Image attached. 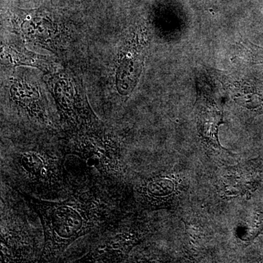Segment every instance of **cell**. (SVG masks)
Returning <instances> with one entry per match:
<instances>
[{"mask_svg": "<svg viewBox=\"0 0 263 263\" xmlns=\"http://www.w3.org/2000/svg\"><path fill=\"white\" fill-rule=\"evenodd\" d=\"M114 190L115 181L108 178L79 187L69 185L67 197L61 201L38 198L15 190L41 221L44 240L40 260L57 261L79 238L101 233L119 221Z\"/></svg>", "mask_w": 263, "mask_h": 263, "instance_id": "1", "label": "cell"}, {"mask_svg": "<svg viewBox=\"0 0 263 263\" xmlns=\"http://www.w3.org/2000/svg\"><path fill=\"white\" fill-rule=\"evenodd\" d=\"M1 150V171L8 177L4 180L15 190L38 198L67 195L70 181L67 179L66 154L61 142L58 146L46 143L15 145Z\"/></svg>", "mask_w": 263, "mask_h": 263, "instance_id": "2", "label": "cell"}, {"mask_svg": "<svg viewBox=\"0 0 263 263\" xmlns=\"http://www.w3.org/2000/svg\"><path fill=\"white\" fill-rule=\"evenodd\" d=\"M52 78L51 92L65 127L62 144L71 146L102 141L112 134L93 111L84 87L76 78L67 72Z\"/></svg>", "mask_w": 263, "mask_h": 263, "instance_id": "3", "label": "cell"}, {"mask_svg": "<svg viewBox=\"0 0 263 263\" xmlns=\"http://www.w3.org/2000/svg\"><path fill=\"white\" fill-rule=\"evenodd\" d=\"M1 262L32 260L37 252L36 238L27 221L1 209Z\"/></svg>", "mask_w": 263, "mask_h": 263, "instance_id": "4", "label": "cell"}, {"mask_svg": "<svg viewBox=\"0 0 263 263\" xmlns=\"http://www.w3.org/2000/svg\"><path fill=\"white\" fill-rule=\"evenodd\" d=\"M14 32L27 41L56 49L61 35L58 24L45 10H18L12 13Z\"/></svg>", "mask_w": 263, "mask_h": 263, "instance_id": "5", "label": "cell"}, {"mask_svg": "<svg viewBox=\"0 0 263 263\" xmlns=\"http://www.w3.org/2000/svg\"><path fill=\"white\" fill-rule=\"evenodd\" d=\"M221 84L233 100L252 111H263V82L250 78L221 76Z\"/></svg>", "mask_w": 263, "mask_h": 263, "instance_id": "6", "label": "cell"}, {"mask_svg": "<svg viewBox=\"0 0 263 263\" xmlns=\"http://www.w3.org/2000/svg\"><path fill=\"white\" fill-rule=\"evenodd\" d=\"M137 37H133L125 43L119 51L117 70V86L119 94H130L136 86L139 73L141 72L142 50L137 48Z\"/></svg>", "mask_w": 263, "mask_h": 263, "instance_id": "7", "label": "cell"}, {"mask_svg": "<svg viewBox=\"0 0 263 263\" xmlns=\"http://www.w3.org/2000/svg\"><path fill=\"white\" fill-rule=\"evenodd\" d=\"M200 85L199 91L205 97V103L200 110V117L197 122V128L204 141L215 147H219L217 138L218 129L222 122V112L215 102L209 97V90L207 89L205 82Z\"/></svg>", "mask_w": 263, "mask_h": 263, "instance_id": "8", "label": "cell"}, {"mask_svg": "<svg viewBox=\"0 0 263 263\" xmlns=\"http://www.w3.org/2000/svg\"><path fill=\"white\" fill-rule=\"evenodd\" d=\"M3 58L10 65H24L37 67L41 70H48L52 68V62L50 59L32 53L22 46H5Z\"/></svg>", "mask_w": 263, "mask_h": 263, "instance_id": "9", "label": "cell"}, {"mask_svg": "<svg viewBox=\"0 0 263 263\" xmlns=\"http://www.w3.org/2000/svg\"><path fill=\"white\" fill-rule=\"evenodd\" d=\"M237 57L249 64H263V47L254 44L248 40L240 39L238 43Z\"/></svg>", "mask_w": 263, "mask_h": 263, "instance_id": "10", "label": "cell"}]
</instances>
